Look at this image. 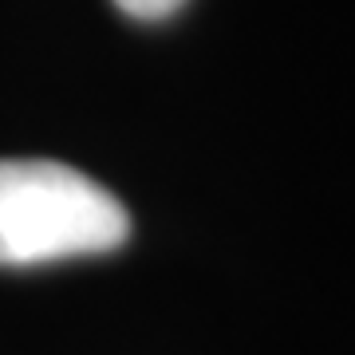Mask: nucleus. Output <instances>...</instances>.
<instances>
[{
    "instance_id": "nucleus-2",
    "label": "nucleus",
    "mask_w": 355,
    "mask_h": 355,
    "mask_svg": "<svg viewBox=\"0 0 355 355\" xmlns=\"http://www.w3.org/2000/svg\"><path fill=\"white\" fill-rule=\"evenodd\" d=\"M119 8L135 20H166V16H174L186 0H114Z\"/></svg>"
},
{
    "instance_id": "nucleus-1",
    "label": "nucleus",
    "mask_w": 355,
    "mask_h": 355,
    "mask_svg": "<svg viewBox=\"0 0 355 355\" xmlns=\"http://www.w3.org/2000/svg\"><path fill=\"white\" fill-rule=\"evenodd\" d=\"M127 233V205L76 166L0 158V268L111 253Z\"/></svg>"
}]
</instances>
